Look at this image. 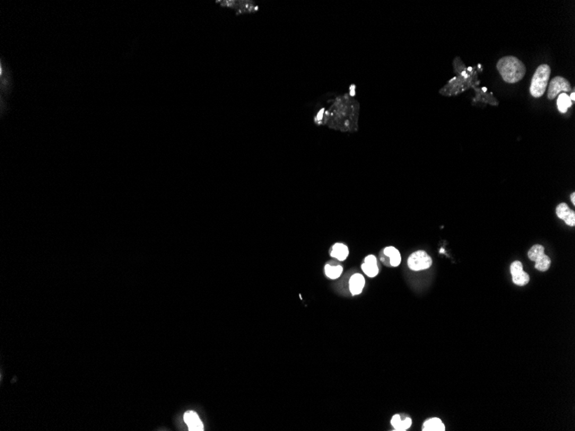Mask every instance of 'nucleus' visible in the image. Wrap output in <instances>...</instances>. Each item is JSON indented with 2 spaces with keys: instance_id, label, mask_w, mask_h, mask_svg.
<instances>
[{
  "instance_id": "f257e3e1",
  "label": "nucleus",
  "mask_w": 575,
  "mask_h": 431,
  "mask_svg": "<svg viewBox=\"0 0 575 431\" xmlns=\"http://www.w3.org/2000/svg\"><path fill=\"white\" fill-rule=\"evenodd\" d=\"M355 89V84H351L348 92L329 99L326 107L317 113L315 123L345 133L358 131L360 103L356 98Z\"/></svg>"
},
{
  "instance_id": "f03ea898",
  "label": "nucleus",
  "mask_w": 575,
  "mask_h": 431,
  "mask_svg": "<svg viewBox=\"0 0 575 431\" xmlns=\"http://www.w3.org/2000/svg\"><path fill=\"white\" fill-rule=\"evenodd\" d=\"M497 69L507 83H515L520 81L526 73L523 62L514 56H505L497 63Z\"/></svg>"
},
{
  "instance_id": "7ed1b4c3",
  "label": "nucleus",
  "mask_w": 575,
  "mask_h": 431,
  "mask_svg": "<svg viewBox=\"0 0 575 431\" xmlns=\"http://www.w3.org/2000/svg\"><path fill=\"white\" fill-rule=\"evenodd\" d=\"M551 69L547 64L539 65L532 77L530 92L534 98H541L546 91L550 81Z\"/></svg>"
},
{
  "instance_id": "20e7f679",
  "label": "nucleus",
  "mask_w": 575,
  "mask_h": 431,
  "mask_svg": "<svg viewBox=\"0 0 575 431\" xmlns=\"http://www.w3.org/2000/svg\"><path fill=\"white\" fill-rule=\"evenodd\" d=\"M215 3L221 7L234 10L236 15L251 14L257 12L259 9L258 4L252 0H219Z\"/></svg>"
},
{
  "instance_id": "39448f33",
  "label": "nucleus",
  "mask_w": 575,
  "mask_h": 431,
  "mask_svg": "<svg viewBox=\"0 0 575 431\" xmlns=\"http://www.w3.org/2000/svg\"><path fill=\"white\" fill-rule=\"evenodd\" d=\"M528 257L532 261L535 262V268L540 271H547L550 268L551 260L544 253V247L542 245H535L530 249Z\"/></svg>"
},
{
  "instance_id": "423d86ee",
  "label": "nucleus",
  "mask_w": 575,
  "mask_h": 431,
  "mask_svg": "<svg viewBox=\"0 0 575 431\" xmlns=\"http://www.w3.org/2000/svg\"><path fill=\"white\" fill-rule=\"evenodd\" d=\"M407 265L413 271H420L430 268L432 265V259L426 251L418 250L409 257Z\"/></svg>"
},
{
  "instance_id": "0eeeda50",
  "label": "nucleus",
  "mask_w": 575,
  "mask_h": 431,
  "mask_svg": "<svg viewBox=\"0 0 575 431\" xmlns=\"http://www.w3.org/2000/svg\"><path fill=\"white\" fill-rule=\"evenodd\" d=\"M0 64V90L3 94L9 96L13 90L14 84L12 80V73L6 64H4L3 59H1Z\"/></svg>"
},
{
  "instance_id": "6e6552de",
  "label": "nucleus",
  "mask_w": 575,
  "mask_h": 431,
  "mask_svg": "<svg viewBox=\"0 0 575 431\" xmlns=\"http://www.w3.org/2000/svg\"><path fill=\"white\" fill-rule=\"evenodd\" d=\"M571 91V85L568 80L563 77H555L550 81V87L548 91V98L550 100H553L556 98L557 95L561 91L569 92Z\"/></svg>"
},
{
  "instance_id": "1a4fd4ad",
  "label": "nucleus",
  "mask_w": 575,
  "mask_h": 431,
  "mask_svg": "<svg viewBox=\"0 0 575 431\" xmlns=\"http://www.w3.org/2000/svg\"><path fill=\"white\" fill-rule=\"evenodd\" d=\"M511 274L512 276V282L517 286H525L530 282V276L524 271L521 262L515 261L511 265Z\"/></svg>"
},
{
  "instance_id": "9d476101",
  "label": "nucleus",
  "mask_w": 575,
  "mask_h": 431,
  "mask_svg": "<svg viewBox=\"0 0 575 431\" xmlns=\"http://www.w3.org/2000/svg\"><path fill=\"white\" fill-rule=\"evenodd\" d=\"M184 420H185V424H187V426H188L189 431H204L203 422L201 421L198 415L195 411H193V410L186 411L184 415Z\"/></svg>"
},
{
  "instance_id": "9b49d317",
  "label": "nucleus",
  "mask_w": 575,
  "mask_h": 431,
  "mask_svg": "<svg viewBox=\"0 0 575 431\" xmlns=\"http://www.w3.org/2000/svg\"><path fill=\"white\" fill-rule=\"evenodd\" d=\"M556 214L558 217L565 221L567 225L575 226V212L570 209L566 203H561L557 206Z\"/></svg>"
},
{
  "instance_id": "f8f14e48",
  "label": "nucleus",
  "mask_w": 575,
  "mask_h": 431,
  "mask_svg": "<svg viewBox=\"0 0 575 431\" xmlns=\"http://www.w3.org/2000/svg\"><path fill=\"white\" fill-rule=\"evenodd\" d=\"M362 269L363 273L370 278L378 275L379 268L377 265V259L374 255H369L365 257L364 262L362 263Z\"/></svg>"
},
{
  "instance_id": "ddd939ff",
  "label": "nucleus",
  "mask_w": 575,
  "mask_h": 431,
  "mask_svg": "<svg viewBox=\"0 0 575 431\" xmlns=\"http://www.w3.org/2000/svg\"><path fill=\"white\" fill-rule=\"evenodd\" d=\"M365 285V279L361 274H354L349 281V288L351 294L358 295L361 294Z\"/></svg>"
},
{
  "instance_id": "4468645a",
  "label": "nucleus",
  "mask_w": 575,
  "mask_h": 431,
  "mask_svg": "<svg viewBox=\"0 0 575 431\" xmlns=\"http://www.w3.org/2000/svg\"><path fill=\"white\" fill-rule=\"evenodd\" d=\"M412 423V419L410 417H405L404 420H402V417L398 414L394 415L391 419V425L394 428V431H406L411 427Z\"/></svg>"
},
{
  "instance_id": "2eb2a0df",
  "label": "nucleus",
  "mask_w": 575,
  "mask_h": 431,
  "mask_svg": "<svg viewBox=\"0 0 575 431\" xmlns=\"http://www.w3.org/2000/svg\"><path fill=\"white\" fill-rule=\"evenodd\" d=\"M331 256L339 261H344L349 256V249L344 244H334L331 251Z\"/></svg>"
},
{
  "instance_id": "dca6fc26",
  "label": "nucleus",
  "mask_w": 575,
  "mask_h": 431,
  "mask_svg": "<svg viewBox=\"0 0 575 431\" xmlns=\"http://www.w3.org/2000/svg\"><path fill=\"white\" fill-rule=\"evenodd\" d=\"M423 431H445V424H443L441 419L438 417H433L426 421L422 427Z\"/></svg>"
},
{
  "instance_id": "f3484780",
  "label": "nucleus",
  "mask_w": 575,
  "mask_h": 431,
  "mask_svg": "<svg viewBox=\"0 0 575 431\" xmlns=\"http://www.w3.org/2000/svg\"><path fill=\"white\" fill-rule=\"evenodd\" d=\"M384 255L389 257L390 265L393 267H397L402 263V256L396 248L393 246L386 247L383 250Z\"/></svg>"
},
{
  "instance_id": "a211bd4d",
  "label": "nucleus",
  "mask_w": 575,
  "mask_h": 431,
  "mask_svg": "<svg viewBox=\"0 0 575 431\" xmlns=\"http://www.w3.org/2000/svg\"><path fill=\"white\" fill-rule=\"evenodd\" d=\"M573 105L571 99L567 93H561L557 98V108L560 112L564 114Z\"/></svg>"
},
{
  "instance_id": "6ab92c4d",
  "label": "nucleus",
  "mask_w": 575,
  "mask_h": 431,
  "mask_svg": "<svg viewBox=\"0 0 575 431\" xmlns=\"http://www.w3.org/2000/svg\"><path fill=\"white\" fill-rule=\"evenodd\" d=\"M342 272H343V267L340 265L332 266L329 264H327L325 266V273H326V276L330 279H338L342 274Z\"/></svg>"
},
{
  "instance_id": "aec40b11",
  "label": "nucleus",
  "mask_w": 575,
  "mask_h": 431,
  "mask_svg": "<svg viewBox=\"0 0 575 431\" xmlns=\"http://www.w3.org/2000/svg\"><path fill=\"white\" fill-rule=\"evenodd\" d=\"M0 99H1V100H0V101H1V113H2V114H4V108H5V109H6V110H7L8 108H7V107H6V106H8V105H7V104H6V103H5V104H4V98H3V97H2V96H1V97H0Z\"/></svg>"
},
{
  "instance_id": "412c9836",
  "label": "nucleus",
  "mask_w": 575,
  "mask_h": 431,
  "mask_svg": "<svg viewBox=\"0 0 575 431\" xmlns=\"http://www.w3.org/2000/svg\"><path fill=\"white\" fill-rule=\"evenodd\" d=\"M575 92H572L571 96H570V97H569V98H570V99H571L572 103H574V102H575Z\"/></svg>"
},
{
  "instance_id": "4be33fe9",
  "label": "nucleus",
  "mask_w": 575,
  "mask_h": 431,
  "mask_svg": "<svg viewBox=\"0 0 575 431\" xmlns=\"http://www.w3.org/2000/svg\"><path fill=\"white\" fill-rule=\"evenodd\" d=\"M570 197H571L572 203H574V204H575V193H572V195H571V196H570Z\"/></svg>"
}]
</instances>
